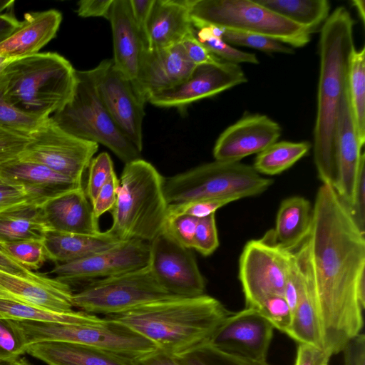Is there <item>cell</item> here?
Returning a JSON list of instances; mask_svg holds the SVG:
<instances>
[{
    "mask_svg": "<svg viewBox=\"0 0 365 365\" xmlns=\"http://www.w3.org/2000/svg\"><path fill=\"white\" fill-rule=\"evenodd\" d=\"M163 179L151 163L141 158L125 164L108 229L119 241L150 242L161 232L168 205Z\"/></svg>",
    "mask_w": 365,
    "mask_h": 365,
    "instance_id": "5b68a950",
    "label": "cell"
},
{
    "mask_svg": "<svg viewBox=\"0 0 365 365\" xmlns=\"http://www.w3.org/2000/svg\"><path fill=\"white\" fill-rule=\"evenodd\" d=\"M230 45L242 46L267 53L291 54L292 47L265 36L225 29L222 38Z\"/></svg>",
    "mask_w": 365,
    "mask_h": 365,
    "instance_id": "60d3db41",
    "label": "cell"
},
{
    "mask_svg": "<svg viewBox=\"0 0 365 365\" xmlns=\"http://www.w3.org/2000/svg\"><path fill=\"white\" fill-rule=\"evenodd\" d=\"M363 147L356 135L347 87L339 106L336 135V178L334 189L349 210L353 206L360 165L365 159Z\"/></svg>",
    "mask_w": 365,
    "mask_h": 365,
    "instance_id": "44dd1931",
    "label": "cell"
},
{
    "mask_svg": "<svg viewBox=\"0 0 365 365\" xmlns=\"http://www.w3.org/2000/svg\"><path fill=\"white\" fill-rule=\"evenodd\" d=\"M76 70L57 53H37L6 60L0 86L6 101L26 113L48 118L71 100Z\"/></svg>",
    "mask_w": 365,
    "mask_h": 365,
    "instance_id": "277c9868",
    "label": "cell"
},
{
    "mask_svg": "<svg viewBox=\"0 0 365 365\" xmlns=\"http://www.w3.org/2000/svg\"><path fill=\"white\" fill-rule=\"evenodd\" d=\"M256 309L274 328L287 334L292 323V314L284 296H269L259 304Z\"/></svg>",
    "mask_w": 365,
    "mask_h": 365,
    "instance_id": "b9f144b4",
    "label": "cell"
},
{
    "mask_svg": "<svg viewBox=\"0 0 365 365\" xmlns=\"http://www.w3.org/2000/svg\"><path fill=\"white\" fill-rule=\"evenodd\" d=\"M0 270L24 277H31L36 274L35 272L24 267L1 250H0Z\"/></svg>",
    "mask_w": 365,
    "mask_h": 365,
    "instance_id": "680465c9",
    "label": "cell"
},
{
    "mask_svg": "<svg viewBox=\"0 0 365 365\" xmlns=\"http://www.w3.org/2000/svg\"><path fill=\"white\" fill-rule=\"evenodd\" d=\"M194 31L188 34L180 43L191 62L195 66H200L215 65L223 61V60L211 53L197 39Z\"/></svg>",
    "mask_w": 365,
    "mask_h": 365,
    "instance_id": "c3c4849f",
    "label": "cell"
},
{
    "mask_svg": "<svg viewBox=\"0 0 365 365\" xmlns=\"http://www.w3.org/2000/svg\"><path fill=\"white\" fill-rule=\"evenodd\" d=\"M0 180L24 188L28 203L40 207L64 192L83 187L82 181L18 158L0 165Z\"/></svg>",
    "mask_w": 365,
    "mask_h": 365,
    "instance_id": "ffe728a7",
    "label": "cell"
},
{
    "mask_svg": "<svg viewBox=\"0 0 365 365\" xmlns=\"http://www.w3.org/2000/svg\"><path fill=\"white\" fill-rule=\"evenodd\" d=\"M113 0H82L78 2L76 12L79 16L104 17L108 19Z\"/></svg>",
    "mask_w": 365,
    "mask_h": 365,
    "instance_id": "9f6ffc18",
    "label": "cell"
},
{
    "mask_svg": "<svg viewBox=\"0 0 365 365\" xmlns=\"http://www.w3.org/2000/svg\"><path fill=\"white\" fill-rule=\"evenodd\" d=\"M26 353L48 365H137L131 359L69 342L35 343L29 346Z\"/></svg>",
    "mask_w": 365,
    "mask_h": 365,
    "instance_id": "4316f807",
    "label": "cell"
},
{
    "mask_svg": "<svg viewBox=\"0 0 365 365\" xmlns=\"http://www.w3.org/2000/svg\"><path fill=\"white\" fill-rule=\"evenodd\" d=\"M274 327L254 308L230 313L212 334L208 345L257 361H267Z\"/></svg>",
    "mask_w": 365,
    "mask_h": 365,
    "instance_id": "2e32d148",
    "label": "cell"
},
{
    "mask_svg": "<svg viewBox=\"0 0 365 365\" xmlns=\"http://www.w3.org/2000/svg\"><path fill=\"white\" fill-rule=\"evenodd\" d=\"M272 183L251 165L215 160L164 178L163 190L168 205L220 197L237 200L260 195Z\"/></svg>",
    "mask_w": 365,
    "mask_h": 365,
    "instance_id": "52a82bcc",
    "label": "cell"
},
{
    "mask_svg": "<svg viewBox=\"0 0 365 365\" xmlns=\"http://www.w3.org/2000/svg\"><path fill=\"white\" fill-rule=\"evenodd\" d=\"M260 5L304 27L317 31L329 16L327 0H255Z\"/></svg>",
    "mask_w": 365,
    "mask_h": 365,
    "instance_id": "d6a6232c",
    "label": "cell"
},
{
    "mask_svg": "<svg viewBox=\"0 0 365 365\" xmlns=\"http://www.w3.org/2000/svg\"><path fill=\"white\" fill-rule=\"evenodd\" d=\"M294 252L283 250L267 232L245 245L239 259V279L246 308H254L271 295L284 296Z\"/></svg>",
    "mask_w": 365,
    "mask_h": 365,
    "instance_id": "8fae6325",
    "label": "cell"
},
{
    "mask_svg": "<svg viewBox=\"0 0 365 365\" xmlns=\"http://www.w3.org/2000/svg\"><path fill=\"white\" fill-rule=\"evenodd\" d=\"M120 242L109 230L92 235L49 230L43 240L48 259L56 264L90 257Z\"/></svg>",
    "mask_w": 365,
    "mask_h": 365,
    "instance_id": "83f0119b",
    "label": "cell"
},
{
    "mask_svg": "<svg viewBox=\"0 0 365 365\" xmlns=\"http://www.w3.org/2000/svg\"><path fill=\"white\" fill-rule=\"evenodd\" d=\"M172 296L158 282L148 265L88 282L73 293V302L81 311L108 316Z\"/></svg>",
    "mask_w": 365,
    "mask_h": 365,
    "instance_id": "30bf717a",
    "label": "cell"
},
{
    "mask_svg": "<svg viewBox=\"0 0 365 365\" xmlns=\"http://www.w3.org/2000/svg\"><path fill=\"white\" fill-rule=\"evenodd\" d=\"M20 25L11 11L0 14V43L9 36Z\"/></svg>",
    "mask_w": 365,
    "mask_h": 365,
    "instance_id": "91938a15",
    "label": "cell"
},
{
    "mask_svg": "<svg viewBox=\"0 0 365 365\" xmlns=\"http://www.w3.org/2000/svg\"><path fill=\"white\" fill-rule=\"evenodd\" d=\"M29 140V135L0 126V165L17 158Z\"/></svg>",
    "mask_w": 365,
    "mask_h": 365,
    "instance_id": "7dc6e473",
    "label": "cell"
},
{
    "mask_svg": "<svg viewBox=\"0 0 365 365\" xmlns=\"http://www.w3.org/2000/svg\"><path fill=\"white\" fill-rule=\"evenodd\" d=\"M197 217L190 215H178L165 218L163 230L180 245L193 249Z\"/></svg>",
    "mask_w": 365,
    "mask_h": 365,
    "instance_id": "f6af8a7d",
    "label": "cell"
},
{
    "mask_svg": "<svg viewBox=\"0 0 365 365\" xmlns=\"http://www.w3.org/2000/svg\"><path fill=\"white\" fill-rule=\"evenodd\" d=\"M348 94L352 117L360 143H365V48L355 49L348 73Z\"/></svg>",
    "mask_w": 365,
    "mask_h": 365,
    "instance_id": "e575fe53",
    "label": "cell"
},
{
    "mask_svg": "<svg viewBox=\"0 0 365 365\" xmlns=\"http://www.w3.org/2000/svg\"><path fill=\"white\" fill-rule=\"evenodd\" d=\"M236 200L232 197H220L170 204L168 205L166 217L185 214L200 218L215 213L220 207Z\"/></svg>",
    "mask_w": 365,
    "mask_h": 365,
    "instance_id": "ee69618b",
    "label": "cell"
},
{
    "mask_svg": "<svg viewBox=\"0 0 365 365\" xmlns=\"http://www.w3.org/2000/svg\"><path fill=\"white\" fill-rule=\"evenodd\" d=\"M247 81L239 64L223 61L215 65L196 66L185 81L153 95L148 102L158 107H182L215 96Z\"/></svg>",
    "mask_w": 365,
    "mask_h": 365,
    "instance_id": "e0dca14e",
    "label": "cell"
},
{
    "mask_svg": "<svg viewBox=\"0 0 365 365\" xmlns=\"http://www.w3.org/2000/svg\"><path fill=\"white\" fill-rule=\"evenodd\" d=\"M194 34L197 39L220 59L236 64L241 63H259V60L255 53L237 49L222 38L214 36L207 26H200L194 27Z\"/></svg>",
    "mask_w": 365,
    "mask_h": 365,
    "instance_id": "8d00e7d4",
    "label": "cell"
},
{
    "mask_svg": "<svg viewBox=\"0 0 365 365\" xmlns=\"http://www.w3.org/2000/svg\"><path fill=\"white\" fill-rule=\"evenodd\" d=\"M48 118L26 113L13 106L5 98L0 86V126L29 135Z\"/></svg>",
    "mask_w": 365,
    "mask_h": 365,
    "instance_id": "f35d334b",
    "label": "cell"
},
{
    "mask_svg": "<svg viewBox=\"0 0 365 365\" xmlns=\"http://www.w3.org/2000/svg\"><path fill=\"white\" fill-rule=\"evenodd\" d=\"M312 218V208L309 200L300 196L289 197L281 202L275 227L267 233L281 248L294 252L307 238Z\"/></svg>",
    "mask_w": 365,
    "mask_h": 365,
    "instance_id": "f1b7e54d",
    "label": "cell"
},
{
    "mask_svg": "<svg viewBox=\"0 0 365 365\" xmlns=\"http://www.w3.org/2000/svg\"><path fill=\"white\" fill-rule=\"evenodd\" d=\"M0 250L30 271L38 269L48 259L43 240L0 242Z\"/></svg>",
    "mask_w": 365,
    "mask_h": 365,
    "instance_id": "d590c367",
    "label": "cell"
},
{
    "mask_svg": "<svg viewBox=\"0 0 365 365\" xmlns=\"http://www.w3.org/2000/svg\"><path fill=\"white\" fill-rule=\"evenodd\" d=\"M91 71L105 107L124 135L141 152L145 102L139 97L133 83L115 67L113 59L102 61Z\"/></svg>",
    "mask_w": 365,
    "mask_h": 365,
    "instance_id": "5bb4252c",
    "label": "cell"
},
{
    "mask_svg": "<svg viewBox=\"0 0 365 365\" xmlns=\"http://www.w3.org/2000/svg\"><path fill=\"white\" fill-rule=\"evenodd\" d=\"M23 203H28L24 188L5 183L0 180V212Z\"/></svg>",
    "mask_w": 365,
    "mask_h": 365,
    "instance_id": "11a10c76",
    "label": "cell"
},
{
    "mask_svg": "<svg viewBox=\"0 0 365 365\" xmlns=\"http://www.w3.org/2000/svg\"><path fill=\"white\" fill-rule=\"evenodd\" d=\"M230 313L218 299L205 294L172 296L103 318L124 325L180 359L207 344Z\"/></svg>",
    "mask_w": 365,
    "mask_h": 365,
    "instance_id": "3957f363",
    "label": "cell"
},
{
    "mask_svg": "<svg viewBox=\"0 0 365 365\" xmlns=\"http://www.w3.org/2000/svg\"><path fill=\"white\" fill-rule=\"evenodd\" d=\"M71 100L50 116L64 131L82 140L101 144L125 164L140 158V153L117 125L103 103L91 70H76Z\"/></svg>",
    "mask_w": 365,
    "mask_h": 365,
    "instance_id": "8992f818",
    "label": "cell"
},
{
    "mask_svg": "<svg viewBox=\"0 0 365 365\" xmlns=\"http://www.w3.org/2000/svg\"><path fill=\"white\" fill-rule=\"evenodd\" d=\"M294 253L314 298L323 347L337 354L364 325L365 239L332 186L318 189L310 232Z\"/></svg>",
    "mask_w": 365,
    "mask_h": 365,
    "instance_id": "6da1fadb",
    "label": "cell"
},
{
    "mask_svg": "<svg viewBox=\"0 0 365 365\" xmlns=\"http://www.w3.org/2000/svg\"><path fill=\"white\" fill-rule=\"evenodd\" d=\"M331 356L327 349L298 343L294 365H329Z\"/></svg>",
    "mask_w": 365,
    "mask_h": 365,
    "instance_id": "f907efd6",
    "label": "cell"
},
{
    "mask_svg": "<svg viewBox=\"0 0 365 365\" xmlns=\"http://www.w3.org/2000/svg\"><path fill=\"white\" fill-rule=\"evenodd\" d=\"M6 60L0 57V69L2 67V66L4 65V63H5Z\"/></svg>",
    "mask_w": 365,
    "mask_h": 365,
    "instance_id": "e7e4bbea",
    "label": "cell"
},
{
    "mask_svg": "<svg viewBox=\"0 0 365 365\" xmlns=\"http://www.w3.org/2000/svg\"><path fill=\"white\" fill-rule=\"evenodd\" d=\"M191 0H155L147 25L146 49H161L180 43L194 31Z\"/></svg>",
    "mask_w": 365,
    "mask_h": 365,
    "instance_id": "484cf974",
    "label": "cell"
},
{
    "mask_svg": "<svg viewBox=\"0 0 365 365\" xmlns=\"http://www.w3.org/2000/svg\"><path fill=\"white\" fill-rule=\"evenodd\" d=\"M149 261L150 242L132 239L90 257L56 264L50 273L71 286L136 270L148 266Z\"/></svg>",
    "mask_w": 365,
    "mask_h": 365,
    "instance_id": "9a60e30c",
    "label": "cell"
},
{
    "mask_svg": "<svg viewBox=\"0 0 365 365\" xmlns=\"http://www.w3.org/2000/svg\"><path fill=\"white\" fill-rule=\"evenodd\" d=\"M29 137L19 159L43 165L79 181L98 149V144L68 133L50 117Z\"/></svg>",
    "mask_w": 365,
    "mask_h": 365,
    "instance_id": "7c38bea8",
    "label": "cell"
},
{
    "mask_svg": "<svg viewBox=\"0 0 365 365\" xmlns=\"http://www.w3.org/2000/svg\"><path fill=\"white\" fill-rule=\"evenodd\" d=\"M148 265L158 282L171 295L205 294L206 282L192 250L178 244L163 230L150 242Z\"/></svg>",
    "mask_w": 365,
    "mask_h": 365,
    "instance_id": "4fadbf2b",
    "label": "cell"
},
{
    "mask_svg": "<svg viewBox=\"0 0 365 365\" xmlns=\"http://www.w3.org/2000/svg\"><path fill=\"white\" fill-rule=\"evenodd\" d=\"M108 20L113 35L114 66L133 83L145 46L133 17L130 0H113Z\"/></svg>",
    "mask_w": 365,
    "mask_h": 365,
    "instance_id": "603a6c76",
    "label": "cell"
},
{
    "mask_svg": "<svg viewBox=\"0 0 365 365\" xmlns=\"http://www.w3.org/2000/svg\"><path fill=\"white\" fill-rule=\"evenodd\" d=\"M0 290L50 311H73L71 286L44 274L24 277L0 270Z\"/></svg>",
    "mask_w": 365,
    "mask_h": 365,
    "instance_id": "7402d4cb",
    "label": "cell"
},
{
    "mask_svg": "<svg viewBox=\"0 0 365 365\" xmlns=\"http://www.w3.org/2000/svg\"><path fill=\"white\" fill-rule=\"evenodd\" d=\"M41 207L50 230L90 235L100 232L83 187L49 200Z\"/></svg>",
    "mask_w": 365,
    "mask_h": 365,
    "instance_id": "d4e9b609",
    "label": "cell"
},
{
    "mask_svg": "<svg viewBox=\"0 0 365 365\" xmlns=\"http://www.w3.org/2000/svg\"><path fill=\"white\" fill-rule=\"evenodd\" d=\"M310 148L307 141H277L257 154L252 167L259 175H278L291 168Z\"/></svg>",
    "mask_w": 365,
    "mask_h": 365,
    "instance_id": "836d02e7",
    "label": "cell"
},
{
    "mask_svg": "<svg viewBox=\"0 0 365 365\" xmlns=\"http://www.w3.org/2000/svg\"><path fill=\"white\" fill-rule=\"evenodd\" d=\"M62 21L56 9L26 13L19 27L0 43V57L14 60L38 53L56 37Z\"/></svg>",
    "mask_w": 365,
    "mask_h": 365,
    "instance_id": "cb8c5ba5",
    "label": "cell"
},
{
    "mask_svg": "<svg viewBox=\"0 0 365 365\" xmlns=\"http://www.w3.org/2000/svg\"><path fill=\"white\" fill-rule=\"evenodd\" d=\"M353 6L356 8L360 19L363 24H364L365 20V8H364V1L362 0H354L351 1Z\"/></svg>",
    "mask_w": 365,
    "mask_h": 365,
    "instance_id": "94428289",
    "label": "cell"
},
{
    "mask_svg": "<svg viewBox=\"0 0 365 365\" xmlns=\"http://www.w3.org/2000/svg\"><path fill=\"white\" fill-rule=\"evenodd\" d=\"M0 365H31L25 359H18L16 360L0 363Z\"/></svg>",
    "mask_w": 365,
    "mask_h": 365,
    "instance_id": "be15d7a7",
    "label": "cell"
},
{
    "mask_svg": "<svg viewBox=\"0 0 365 365\" xmlns=\"http://www.w3.org/2000/svg\"><path fill=\"white\" fill-rule=\"evenodd\" d=\"M135 362L137 365H183L178 359L159 349L135 361Z\"/></svg>",
    "mask_w": 365,
    "mask_h": 365,
    "instance_id": "6f0895ef",
    "label": "cell"
},
{
    "mask_svg": "<svg viewBox=\"0 0 365 365\" xmlns=\"http://www.w3.org/2000/svg\"><path fill=\"white\" fill-rule=\"evenodd\" d=\"M219 246L215 213L198 219L193 242V249L203 256L212 255Z\"/></svg>",
    "mask_w": 365,
    "mask_h": 365,
    "instance_id": "bcb514c9",
    "label": "cell"
},
{
    "mask_svg": "<svg viewBox=\"0 0 365 365\" xmlns=\"http://www.w3.org/2000/svg\"><path fill=\"white\" fill-rule=\"evenodd\" d=\"M14 1H0V14H3L4 10H11L14 6Z\"/></svg>",
    "mask_w": 365,
    "mask_h": 365,
    "instance_id": "6125c7cd",
    "label": "cell"
},
{
    "mask_svg": "<svg viewBox=\"0 0 365 365\" xmlns=\"http://www.w3.org/2000/svg\"><path fill=\"white\" fill-rule=\"evenodd\" d=\"M118 186L119 179L114 173L91 202L94 215L97 219L113 208L117 200Z\"/></svg>",
    "mask_w": 365,
    "mask_h": 365,
    "instance_id": "681fc988",
    "label": "cell"
},
{
    "mask_svg": "<svg viewBox=\"0 0 365 365\" xmlns=\"http://www.w3.org/2000/svg\"><path fill=\"white\" fill-rule=\"evenodd\" d=\"M282 133L278 123L266 115L246 114L227 127L213 148L215 160L240 162L259 153L277 141Z\"/></svg>",
    "mask_w": 365,
    "mask_h": 365,
    "instance_id": "ac0fdd59",
    "label": "cell"
},
{
    "mask_svg": "<svg viewBox=\"0 0 365 365\" xmlns=\"http://www.w3.org/2000/svg\"><path fill=\"white\" fill-rule=\"evenodd\" d=\"M0 319L73 324H96L104 318L83 311L56 312L15 298L0 290Z\"/></svg>",
    "mask_w": 365,
    "mask_h": 365,
    "instance_id": "f546056e",
    "label": "cell"
},
{
    "mask_svg": "<svg viewBox=\"0 0 365 365\" xmlns=\"http://www.w3.org/2000/svg\"><path fill=\"white\" fill-rule=\"evenodd\" d=\"M195 66L181 43L161 49H145L142 53L134 88L145 103L153 95L185 81Z\"/></svg>",
    "mask_w": 365,
    "mask_h": 365,
    "instance_id": "d6986e66",
    "label": "cell"
},
{
    "mask_svg": "<svg viewBox=\"0 0 365 365\" xmlns=\"http://www.w3.org/2000/svg\"><path fill=\"white\" fill-rule=\"evenodd\" d=\"M344 365H365V336L359 333L350 339L343 347Z\"/></svg>",
    "mask_w": 365,
    "mask_h": 365,
    "instance_id": "f5cc1de1",
    "label": "cell"
},
{
    "mask_svg": "<svg viewBox=\"0 0 365 365\" xmlns=\"http://www.w3.org/2000/svg\"><path fill=\"white\" fill-rule=\"evenodd\" d=\"M29 346L18 321L0 319V363L19 359L26 353Z\"/></svg>",
    "mask_w": 365,
    "mask_h": 365,
    "instance_id": "74e56055",
    "label": "cell"
},
{
    "mask_svg": "<svg viewBox=\"0 0 365 365\" xmlns=\"http://www.w3.org/2000/svg\"><path fill=\"white\" fill-rule=\"evenodd\" d=\"M194 27L213 25L275 39L291 47H303L311 39L304 27L260 5L255 0H191Z\"/></svg>",
    "mask_w": 365,
    "mask_h": 365,
    "instance_id": "ba28073f",
    "label": "cell"
},
{
    "mask_svg": "<svg viewBox=\"0 0 365 365\" xmlns=\"http://www.w3.org/2000/svg\"><path fill=\"white\" fill-rule=\"evenodd\" d=\"M88 178L85 188L86 194L92 202L101 188L115 173L110 156L106 152L93 158L88 165Z\"/></svg>",
    "mask_w": 365,
    "mask_h": 365,
    "instance_id": "7bdbcfd3",
    "label": "cell"
},
{
    "mask_svg": "<svg viewBox=\"0 0 365 365\" xmlns=\"http://www.w3.org/2000/svg\"><path fill=\"white\" fill-rule=\"evenodd\" d=\"M183 365H269L217 349L207 344L197 352L179 359Z\"/></svg>",
    "mask_w": 365,
    "mask_h": 365,
    "instance_id": "ab89813d",
    "label": "cell"
},
{
    "mask_svg": "<svg viewBox=\"0 0 365 365\" xmlns=\"http://www.w3.org/2000/svg\"><path fill=\"white\" fill-rule=\"evenodd\" d=\"M105 319L104 323L96 324L18 322L29 345L43 341L75 343L135 361L158 349L153 342L137 332L119 323Z\"/></svg>",
    "mask_w": 365,
    "mask_h": 365,
    "instance_id": "9c48e42d",
    "label": "cell"
},
{
    "mask_svg": "<svg viewBox=\"0 0 365 365\" xmlns=\"http://www.w3.org/2000/svg\"><path fill=\"white\" fill-rule=\"evenodd\" d=\"M49 230L40 206L23 203L0 212V242L44 240Z\"/></svg>",
    "mask_w": 365,
    "mask_h": 365,
    "instance_id": "4dcf8cb0",
    "label": "cell"
},
{
    "mask_svg": "<svg viewBox=\"0 0 365 365\" xmlns=\"http://www.w3.org/2000/svg\"><path fill=\"white\" fill-rule=\"evenodd\" d=\"M355 21L344 6L329 16L320 29L319 77L313 153L322 184L334 187L336 178V135L339 106L347 88L351 55L356 49Z\"/></svg>",
    "mask_w": 365,
    "mask_h": 365,
    "instance_id": "7a4b0ae2",
    "label": "cell"
},
{
    "mask_svg": "<svg viewBox=\"0 0 365 365\" xmlns=\"http://www.w3.org/2000/svg\"><path fill=\"white\" fill-rule=\"evenodd\" d=\"M155 0H130L135 24L147 48V25Z\"/></svg>",
    "mask_w": 365,
    "mask_h": 365,
    "instance_id": "db71d44e",
    "label": "cell"
},
{
    "mask_svg": "<svg viewBox=\"0 0 365 365\" xmlns=\"http://www.w3.org/2000/svg\"><path fill=\"white\" fill-rule=\"evenodd\" d=\"M360 230H365V159L361 162L358 173L354 200L349 210Z\"/></svg>",
    "mask_w": 365,
    "mask_h": 365,
    "instance_id": "816d5d0a",
    "label": "cell"
},
{
    "mask_svg": "<svg viewBox=\"0 0 365 365\" xmlns=\"http://www.w3.org/2000/svg\"><path fill=\"white\" fill-rule=\"evenodd\" d=\"M299 298L292 314L290 327L286 334L298 343L308 344L324 349L314 298L307 277L299 264Z\"/></svg>",
    "mask_w": 365,
    "mask_h": 365,
    "instance_id": "1f68e13d",
    "label": "cell"
}]
</instances>
